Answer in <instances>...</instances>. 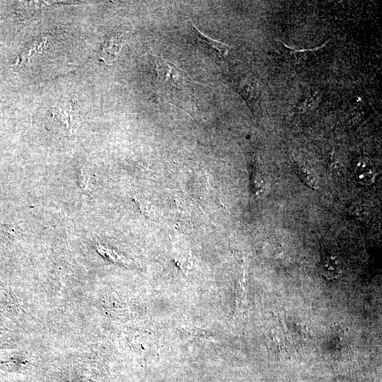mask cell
Here are the masks:
<instances>
[{
  "mask_svg": "<svg viewBox=\"0 0 382 382\" xmlns=\"http://www.w3.org/2000/svg\"><path fill=\"white\" fill-rule=\"evenodd\" d=\"M298 172L301 178L307 185L315 190L318 188V180L315 175V173L308 166L299 163Z\"/></svg>",
  "mask_w": 382,
  "mask_h": 382,
  "instance_id": "6",
  "label": "cell"
},
{
  "mask_svg": "<svg viewBox=\"0 0 382 382\" xmlns=\"http://www.w3.org/2000/svg\"><path fill=\"white\" fill-rule=\"evenodd\" d=\"M254 193L261 197L265 196L269 191V183L266 177L260 173H255L252 178Z\"/></svg>",
  "mask_w": 382,
  "mask_h": 382,
  "instance_id": "7",
  "label": "cell"
},
{
  "mask_svg": "<svg viewBox=\"0 0 382 382\" xmlns=\"http://www.w3.org/2000/svg\"><path fill=\"white\" fill-rule=\"evenodd\" d=\"M356 181L363 185H369L374 182L375 170L373 165L368 160H360L355 168Z\"/></svg>",
  "mask_w": 382,
  "mask_h": 382,
  "instance_id": "1",
  "label": "cell"
},
{
  "mask_svg": "<svg viewBox=\"0 0 382 382\" xmlns=\"http://www.w3.org/2000/svg\"><path fill=\"white\" fill-rule=\"evenodd\" d=\"M192 34L195 39L199 43L203 44L205 47L219 52L223 56H226L228 54V47L226 45L204 35L195 25H192Z\"/></svg>",
  "mask_w": 382,
  "mask_h": 382,
  "instance_id": "2",
  "label": "cell"
},
{
  "mask_svg": "<svg viewBox=\"0 0 382 382\" xmlns=\"http://www.w3.org/2000/svg\"><path fill=\"white\" fill-rule=\"evenodd\" d=\"M238 91L247 101L249 107L255 109L258 98V91L256 84L248 81H243L238 86Z\"/></svg>",
  "mask_w": 382,
  "mask_h": 382,
  "instance_id": "3",
  "label": "cell"
},
{
  "mask_svg": "<svg viewBox=\"0 0 382 382\" xmlns=\"http://www.w3.org/2000/svg\"><path fill=\"white\" fill-rule=\"evenodd\" d=\"M322 269L328 277H335L340 272V260L335 255H327L323 258Z\"/></svg>",
  "mask_w": 382,
  "mask_h": 382,
  "instance_id": "5",
  "label": "cell"
},
{
  "mask_svg": "<svg viewBox=\"0 0 382 382\" xmlns=\"http://www.w3.org/2000/svg\"><path fill=\"white\" fill-rule=\"evenodd\" d=\"M121 39L117 36L109 37L103 49V57L108 63L112 62L117 58L121 47Z\"/></svg>",
  "mask_w": 382,
  "mask_h": 382,
  "instance_id": "4",
  "label": "cell"
}]
</instances>
